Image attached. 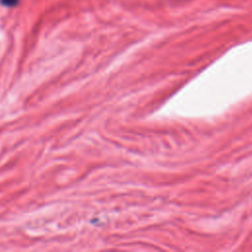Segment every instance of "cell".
<instances>
[{
	"mask_svg": "<svg viewBox=\"0 0 252 252\" xmlns=\"http://www.w3.org/2000/svg\"><path fill=\"white\" fill-rule=\"evenodd\" d=\"M20 0H0V3L6 7H14L18 5Z\"/></svg>",
	"mask_w": 252,
	"mask_h": 252,
	"instance_id": "cell-1",
	"label": "cell"
}]
</instances>
